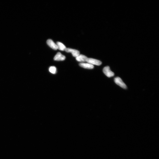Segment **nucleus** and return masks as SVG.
I'll use <instances>...</instances> for the list:
<instances>
[{
	"label": "nucleus",
	"instance_id": "obj_9",
	"mask_svg": "<svg viewBox=\"0 0 159 159\" xmlns=\"http://www.w3.org/2000/svg\"><path fill=\"white\" fill-rule=\"evenodd\" d=\"M56 45L57 46L58 49L61 51H64L66 49V46L63 43L60 42H57Z\"/></svg>",
	"mask_w": 159,
	"mask_h": 159
},
{
	"label": "nucleus",
	"instance_id": "obj_2",
	"mask_svg": "<svg viewBox=\"0 0 159 159\" xmlns=\"http://www.w3.org/2000/svg\"><path fill=\"white\" fill-rule=\"evenodd\" d=\"M114 82L118 86L124 88H127V86L120 78L117 77L115 78Z\"/></svg>",
	"mask_w": 159,
	"mask_h": 159
},
{
	"label": "nucleus",
	"instance_id": "obj_5",
	"mask_svg": "<svg viewBox=\"0 0 159 159\" xmlns=\"http://www.w3.org/2000/svg\"><path fill=\"white\" fill-rule=\"evenodd\" d=\"M66 59V57L60 52H58L54 57V59L56 61H64Z\"/></svg>",
	"mask_w": 159,
	"mask_h": 159
},
{
	"label": "nucleus",
	"instance_id": "obj_8",
	"mask_svg": "<svg viewBox=\"0 0 159 159\" xmlns=\"http://www.w3.org/2000/svg\"><path fill=\"white\" fill-rule=\"evenodd\" d=\"M88 58L86 56L82 55H80L76 58V59L78 62H86Z\"/></svg>",
	"mask_w": 159,
	"mask_h": 159
},
{
	"label": "nucleus",
	"instance_id": "obj_3",
	"mask_svg": "<svg viewBox=\"0 0 159 159\" xmlns=\"http://www.w3.org/2000/svg\"><path fill=\"white\" fill-rule=\"evenodd\" d=\"M86 62L89 64L92 65H96L97 66H100L102 64L101 61L92 58H88Z\"/></svg>",
	"mask_w": 159,
	"mask_h": 159
},
{
	"label": "nucleus",
	"instance_id": "obj_1",
	"mask_svg": "<svg viewBox=\"0 0 159 159\" xmlns=\"http://www.w3.org/2000/svg\"><path fill=\"white\" fill-rule=\"evenodd\" d=\"M103 71L105 74L109 78L112 77L114 75V73L110 70L109 66H107L104 67Z\"/></svg>",
	"mask_w": 159,
	"mask_h": 159
},
{
	"label": "nucleus",
	"instance_id": "obj_7",
	"mask_svg": "<svg viewBox=\"0 0 159 159\" xmlns=\"http://www.w3.org/2000/svg\"><path fill=\"white\" fill-rule=\"evenodd\" d=\"M80 66L85 69H92L94 66L93 65L88 64V63H81L79 64Z\"/></svg>",
	"mask_w": 159,
	"mask_h": 159
},
{
	"label": "nucleus",
	"instance_id": "obj_10",
	"mask_svg": "<svg viewBox=\"0 0 159 159\" xmlns=\"http://www.w3.org/2000/svg\"><path fill=\"white\" fill-rule=\"evenodd\" d=\"M49 70L50 72L52 74H55L56 73L57 69L55 66L50 67L49 68Z\"/></svg>",
	"mask_w": 159,
	"mask_h": 159
},
{
	"label": "nucleus",
	"instance_id": "obj_4",
	"mask_svg": "<svg viewBox=\"0 0 159 159\" xmlns=\"http://www.w3.org/2000/svg\"><path fill=\"white\" fill-rule=\"evenodd\" d=\"M65 51L67 53H70L74 57H77L80 55V52L78 50L70 48H66Z\"/></svg>",
	"mask_w": 159,
	"mask_h": 159
},
{
	"label": "nucleus",
	"instance_id": "obj_6",
	"mask_svg": "<svg viewBox=\"0 0 159 159\" xmlns=\"http://www.w3.org/2000/svg\"><path fill=\"white\" fill-rule=\"evenodd\" d=\"M47 43L48 45L52 49L56 50L58 49L57 45L51 39L48 40L47 41Z\"/></svg>",
	"mask_w": 159,
	"mask_h": 159
}]
</instances>
